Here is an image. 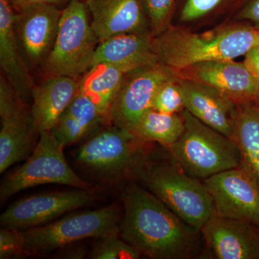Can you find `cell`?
<instances>
[{
	"label": "cell",
	"instance_id": "27",
	"mask_svg": "<svg viewBox=\"0 0 259 259\" xmlns=\"http://www.w3.org/2000/svg\"><path fill=\"white\" fill-rule=\"evenodd\" d=\"M153 37L169 27L175 0H142Z\"/></svg>",
	"mask_w": 259,
	"mask_h": 259
},
{
	"label": "cell",
	"instance_id": "29",
	"mask_svg": "<svg viewBox=\"0 0 259 259\" xmlns=\"http://www.w3.org/2000/svg\"><path fill=\"white\" fill-rule=\"evenodd\" d=\"M222 0H187L181 13L184 22L197 20L214 10Z\"/></svg>",
	"mask_w": 259,
	"mask_h": 259
},
{
	"label": "cell",
	"instance_id": "21",
	"mask_svg": "<svg viewBox=\"0 0 259 259\" xmlns=\"http://www.w3.org/2000/svg\"><path fill=\"white\" fill-rule=\"evenodd\" d=\"M106 121L96 105L88 97L78 93L51 133L65 147L83 139Z\"/></svg>",
	"mask_w": 259,
	"mask_h": 259
},
{
	"label": "cell",
	"instance_id": "13",
	"mask_svg": "<svg viewBox=\"0 0 259 259\" xmlns=\"http://www.w3.org/2000/svg\"><path fill=\"white\" fill-rule=\"evenodd\" d=\"M62 10L45 4L15 10V34L29 66H42L47 60L55 44Z\"/></svg>",
	"mask_w": 259,
	"mask_h": 259
},
{
	"label": "cell",
	"instance_id": "6",
	"mask_svg": "<svg viewBox=\"0 0 259 259\" xmlns=\"http://www.w3.org/2000/svg\"><path fill=\"white\" fill-rule=\"evenodd\" d=\"M120 207L111 204L67 214L55 222L27 230L25 255H42L89 238L120 234Z\"/></svg>",
	"mask_w": 259,
	"mask_h": 259
},
{
	"label": "cell",
	"instance_id": "18",
	"mask_svg": "<svg viewBox=\"0 0 259 259\" xmlns=\"http://www.w3.org/2000/svg\"><path fill=\"white\" fill-rule=\"evenodd\" d=\"M15 13L10 0H0V66L15 93L26 102L35 84L15 34Z\"/></svg>",
	"mask_w": 259,
	"mask_h": 259
},
{
	"label": "cell",
	"instance_id": "4",
	"mask_svg": "<svg viewBox=\"0 0 259 259\" xmlns=\"http://www.w3.org/2000/svg\"><path fill=\"white\" fill-rule=\"evenodd\" d=\"M182 115L185 131L168 150L187 175L203 182L240 166L239 151L231 138L205 125L186 109Z\"/></svg>",
	"mask_w": 259,
	"mask_h": 259
},
{
	"label": "cell",
	"instance_id": "10",
	"mask_svg": "<svg viewBox=\"0 0 259 259\" xmlns=\"http://www.w3.org/2000/svg\"><path fill=\"white\" fill-rule=\"evenodd\" d=\"M0 173L30 156L35 136L31 110L2 74L0 77Z\"/></svg>",
	"mask_w": 259,
	"mask_h": 259
},
{
	"label": "cell",
	"instance_id": "26",
	"mask_svg": "<svg viewBox=\"0 0 259 259\" xmlns=\"http://www.w3.org/2000/svg\"><path fill=\"white\" fill-rule=\"evenodd\" d=\"M120 234H112L102 238L101 243L95 247L90 258L94 259H137L141 253L128 244Z\"/></svg>",
	"mask_w": 259,
	"mask_h": 259
},
{
	"label": "cell",
	"instance_id": "22",
	"mask_svg": "<svg viewBox=\"0 0 259 259\" xmlns=\"http://www.w3.org/2000/svg\"><path fill=\"white\" fill-rule=\"evenodd\" d=\"M232 140L239 151L240 167L259 185V100L238 104V114Z\"/></svg>",
	"mask_w": 259,
	"mask_h": 259
},
{
	"label": "cell",
	"instance_id": "24",
	"mask_svg": "<svg viewBox=\"0 0 259 259\" xmlns=\"http://www.w3.org/2000/svg\"><path fill=\"white\" fill-rule=\"evenodd\" d=\"M183 116L151 108L145 112L130 132L145 142H156L169 148L185 131Z\"/></svg>",
	"mask_w": 259,
	"mask_h": 259
},
{
	"label": "cell",
	"instance_id": "28",
	"mask_svg": "<svg viewBox=\"0 0 259 259\" xmlns=\"http://www.w3.org/2000/svg\"><path fill=\"white\" fill-rule=\"evenodd\" d=\"M25 233L15 228L0 230V258H16L25 255Z\"/></svg>",
	"mask_w": 259,
	"mask_h": 259
},
{
	"label": "cell",
	"instance_id": "20",
	"mask_svg": "<svg viewBox=\"0 0 259 259\" xmlns=\"http://www.w3.org/2000/svg\"><path fill=\"white\" fill-rule=\"evenodd\" d=\"M153 37L151 33H123L108 37L99 42L93 66L113 65L127 74L156 64L158 61L153 49Z\"/></svg>",
	"mask_w": 259,
	"mask_h": 259
},
{
	"label": "cell",
	"instance_id": "3",
	"mask_svg": "<svg viewBox=\"0 0 259 259\" xmlns=\"http://www.w3.org/2000/svg\"><path fill=\"white\" fill-rule=\"evenodd\" d=\"M132 172L149 192L197 231L214 215L212 197L204 182L187 175L172 158L151 161L143 156Z\"/></svg>",
	"mask_w": 259,
	"mask_h": 259
},
{
	"label": "cell",
	"instance_id": "19",
	"mask_svg": "<svg viewBox=\"0 0 259 259\" xmlns=\"http://www.w3.org/2000/svg\"><path fill=\"white\" fill-rule=\"evenodd\" d=\"M79 80L70 76L44 78L32 90L31 114L37 134L51 132L79 93Z\"/></svg>",
	"mask_w": 259,
	"mask_h": 259
},
{
	"label": "cell",
	"instance_id": "33",
	"mask_svg": "<svg viewBox=\"0 0 259 259\" xmlns=\"http://www.w3.org/2000/svg\"><path fill=\"white\" fill-rule=\"evenodd\" d=\"M81 1L85 2V3H86V2H88V0H81Z\"/></svg>",
	"mask_w": 259,
	"mask_h": 259
},
{
	"label": "cell",
	"instance_id": "15",
	"mask_svg": "<svg viewBox=\"0 0 259 259\" xmlns=\"http://www.w3.org/2000/svg\"><path fill=\"white\" fill-rule=\"evenodd\" d=\"M218 259H259V226L214 214L200 230Z\"/></svg>",
	"mask_w": 259,
	"mask_h": 259
},
{
	"label": "cell",
	"instance_id": "32",
	"mask_svg": "<svg viewBox=\"0 0 259 259\" xmlns=\"http://www.w3.org/2000/svg\"><path fill=\"white\" fill-rule=\"evenodd\" d=\"M71 0H10L15 10L30 5L45 4L53 5L63 10L69 5Z\"/></svg>",
	"mask_w": 259,
	"mask_h": 259
},
{
	"label": "cell",
	"instance_id": "2",
	"mask_svg": "<svg viewBox=\"0 0 259 259\" xmlns=\"http://www.w3.org/2000/svg\"><path fill=\"white\" fill-rule=\"evenodd\" d=\"M258 44L255 26L229 27L204 34L169 26L153 37L158 62L177 71L199 63L235 59Z\"/></svg>",
	"mask_w": 259,
	"mask_h": 259
},
{
	"label": "cell",
	"instance_id": "14",
	"mask_svg": "<svg viewBox=\"0 0 259 259\" xmlns=\"http://www.w3.org/2000/svg\"><path fill=\"white\" fill-rule=\"evenodd\" d=\"M179 71L181 78L217 89L237 104L259 100V81L243 62L234 59L207 61Z\"/></svg>",
	"mask_w": 259,
	"mask_h": 259
},
{
	"label": "cell",
	"instance_id": "7",
	"mask_svg": "<svg viewBox=\"0 0 259 259\" xmlns=\"http://www.w3.org/2000/svg\"><path fill=\"white\" fill-rule=\"evenodd\" d=\"M64 148L49 131L40 134L36 146L27 161L2 182V202L21 191L47 184L89 190L90 185L68 164Z\"/></svg>",
	"mask_w": 259,
	"mask_h": 259
},
{
	"label": "cell",
	"instance_id": "1",
	"mask_svg": "<svg viewBox=\"0 0 259 259\" xmlns=\"http://www.w3.org/2000/svg\"><path fill=\"white\" fill-rule=\"evenodd\" d=\"M121 238L141 255L154 259H189L199 255L201 232L166 207L154 194L130 185L122 196Z\"/></svg>",
	"mask_w": 259,
	"mask_h": 259
},
{
	"label": "cell",
	"instance_id": "11",
	"mask_svg": "<svg viewBox=\"0 0 259 259\" xmlns=\"http://www.w3.org/2000/svg\"><path fill=\"white\" fill-rule=\"evenodd\" d=\"M212 197L214 214L259 226V185L238 166L203 181Z\"/></svg>",
	"mask_w": 259,
	"mask_h": 259
},
{
	"label": "cell",
	"instance_id": "16",
	"mask_svg": "<svg viewBox=\"0 0 259 259\" xmlns=\"http://www.w3.org/2000/svg\"><path fill=\"white\" fill-rule=\"evenodd\" d=\"M185 109L204 124L232 139L238 104L217 89L194 80H179Z\"/></svg>",
	"mask_w": 259,
	"mask_h": 259
},
{
	"label": "cell",
	"instance_id": "9",
	"mask_svg": "<svg viewBox=\"0 0 259 259\" xmlns=\"http://www.w3.org/2000/svg\"><path fill=\"white\" fill-rule=\"evenodd\" d=\"M144 143L127 130L111 125L85 142L76 160L102 175L120 176L133 171L143 158Z\"/></svg>",
	"mask_w": 259,
	"mask_h": 259
},
{
	"label": "cell",
	"instance_id": "23",
	"mask_svg": "<svg viewBox=\"0 0 259 259\" xmlns=\"http://www.w3.org/2000/svg\"><path fill=\"white\" fill-rule=\"evenodd\" d=\"M126 73L108 64L94 65L79 80V93L92 100L107 119L109 110Z\"/></svg>",
	"mask_w": 259,
	"mask_h": 259
},
{
	"label": "cell",
	"instance_id": "17",
	"mask_svg": "<svg viewBox=\"0 0 259 259\" xmlns=\"http://www.w3.org/2000/svg\"><path fill=\"white\" fill-rule=\"evenodd\" d=\"M86 3L99 42L119 34H151L142 0H88Z\"/></svg>",
	"mask_w": 259,
	"mask_h": 259
},
{
	"label": "cell",
	"instance_id": "31",
	"mask_svg": "<svg viewBox=\"0 0 259 259\" xmlns=\"http://www.w3.org/2000/svg\"><path fill=\"white\" fill-rule=\"evenodd\" d=\"M245 67L259 81V44L250 49L244 55Z\"/></svg>",
	"mask_w": 259,
	"mask_h": 259
},
{
	"label": "cell",
	"instance_id": "5",
	"mask_svg": "<svg viewBox=\"0 0 259 259\" xmlns=\"http://www.w3.org/2000/svg\"><path fill=\"white\" fill-rule=\"evenodd\" d=\"M98 45L87 3L71 0L62 10L55 44L42 64L45 78L80 79L93 66Z\"/></svg>",
	"mask_w": 259,
	"mask_h": 259
},
{
	"label": "cell",
	"instance_id": "8",
	"mask_svg": "<svg viewBox=\"0 0 259 259\" xmlns=\"http://www.w3.org/2000/svg\"><path fill=\"white\" fill-rule=\"evenodd\" d=\"M180 79V71L160 62L127 73L110 106L107 122L131 131L143 114L151 108L161 85Z\"/></svg>",
	"mask_w": 259,
	"mask_h": 259
},
{
	"label": "cell",
	"instance_id": "12",
	"mask_svg": "<svg viewBox=\"0 0 259 259\" xmlns=\"http://www.w3.org/2000/svg\"><path fill=\"white\" fill-rule=\"evenodd\" d=\"M88 190L79 189L30 196L17 201L0 216L2 228L25 230L51 222L93 202Z\"/></svg>",
	"mask_w": 259,
	"mask_h": 259
},
{
	"label": "cell",
	"instance_id": "25",
	"mask_svg": "<svg viewBox=\"0 0 259 259\" xmlns=\"http://www.w3.org/2000/svg\"><path fill=\"white\" fill-rule=\"evenodd\" d=\"M180 79L171 80L161 85L153 97L151 108L166 114H180L185 110Z\"/></svg>",
	"mask_w": 259,
	"mask_h": 259
},
{
	"label": "cell",
	"instance_id": "30",
	"mask_svg": "<svg viewBox=\"0 0 259 259\" xmlns=\"http://www.w3.org/2000/svg\"><path fill=\"white\" fill-rule=\"evenodd\" d=\"M239 18L248 20L259 28V0H249L240 12Z\"/></svg>",
	"mask_w": 259,
	"mask_h": 259
}]
</instances>
